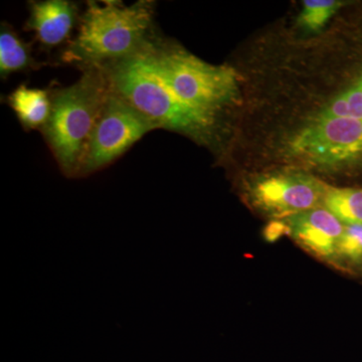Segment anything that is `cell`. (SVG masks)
I'll return each instance as SVG.
<instances>
[{
    "label": "cell",
    "instance_id": "9",
    "mask_svg": "<svg viewBox=\"0 0 362 362\" xmlns=\"http://www.w3.org/2000/svg\"><path fill=\"white\" fill-rule=\"evenodd\" d=\"M26 30L35 33L47 49L64 44L70 37L77 21V6L68 0L30 2Z\"/></svg>",
    "mask_w": 362,
    "mask_h": 362
},
{
    "label": "cell",
    "instance_id": "14",
    "mask_svg": "<svg viewBox=\"0 0 362 362\" xmlns=\"http://www.w3.org/2000/svg\"><path fill=\"white\" fill-rule=\"evenodd\" d=\"M343 4L337 0H306L298 18V23L304 30L317 32L328 23Z\"/></svg>",
    "mask_w": 362,
    "mask_h": 362
},
{
    "label": "cell",
    "instance_id": "11",
    "mask_svg": "<svg viewBox=\"0 0 362 362\" xmlns=\"http://www.w3.org/2000/svg\"><path fill=\"white\" fill-rule=\"evenodd\" d=\"M37 62L33 58L30 45L25 44L6 23L0 30V76L2 78L14 73L35 70Z\"/></svg>",
    "mask_w": 362,
    "mask_h": 362
},
{
    "label": "cell",
    "instance_id": "5",
    "mask_svg": "<svg viewBox=\"0 0 362 362\" xmlns=\"http://www.w3.org/2000/svg\"><path fill=\"white\" fill-rule=\"evenodd\" d=\"M158 125L110 89L86 147L78 178L110 165Z\"/></svg>",
    "mask_w": 362,
    "mask_h": 362
},
{
    "label": "cell",
    "instance_id": "2",
    "mask_svg": "<svg viewBox=\"0 0 362 362\" xmlns=\"http://www.w3.org/2000/svg\"><path fill=\"white\" fill-rule=\"evenodd\" d=\"M153 13L150 1L131 6L116 1L88 2L77 37L68 45L64 61L86 70L127 58L152 40Z\"/></svg>",
    "mask_w": 362,
    "mask_h": 362
},
{
    "label": "cell",
    "instance_id": "7",
    "mask_svg": "<svg viewBox=\"0 0 362 362\" xmlns=\"http://www.w3.org/2000/svg\"><path fill=\"white\" fill-rule=\"evenodd\" d=\"M328 189L322 181L306 173H277L256 181L252 197L266 213L289 218L322 206Z\"/></svg>",
    "mask_w": 362,
    "mask_h": 362
},
{
    "label": "cell",
    "instance_id": "8",
    "mask_svg": "<svg viewBox=\"0 0 362 362\" xmlns=\"http://www.w3.org/2000/svg\"><path fill=\"white\" fill-rule=\"evenodd\" d=\"M286 225L293 239L311 254L326 259L337 258L345 223L325 206L289 216Z\"/></svg>",
    "mask_w": 362,
    "mask_h": 362
},
{
    "label": "cell",
    "instance_id": "12",
    "mask_svg": "<svg viewBox=\"0 0 362 362\" xmlns=\"http://www.w3.org/2000/svg\"><path fill=\"white\" fill-rule=\"evenodd\" d=\"M323 206L345 225L362 226V188L329 187Z\"/></svg>",
    "mask_w": 362,
    "mask_h": 362
},
{
    "label": "cell",
    "instance_id": "4",
    "mask_svg": "<svg viewBox=\"0 0 362 362\" xmlns=\"http://www.w3.org/2000/svg\"><path fill=\"white\" fill-rule=\"evenodd\" d=\"M151 52L162 78L190 106L218 116L238 101L239 77L230 66L211 65L156 40H152Z\"/></svg>",
    "mask_w": 362,
    "mask_h": 362
},
{
    "label": "cell",
    "instance_id": "13",
    "mask_svg": "<svg viewBox=\"0 0 362 362\" xmlns=\"http://www.w3.org/2000/svg\"><path fill=\"white\" fill-rule=\"evenodd\" d=\"M354 118L362 120V74L354 85L335 97L316 118Z\"/></svg>",
    "mask_w": 362,
    "mask_h": 362
},
{
    "label": "cell",
    "instance_id": "3",
    "mask_svg": "<svg viewBox=\"0 0 362 362\" xmlns=\"http://www.w3.org/2000/svg\"><path fill=\"white\" fill-rule=\"evenodd\" d=\"M109 90L104 71L98 66L86 69L75 84L52 95L51 114L42 132L66 177L78 178L86 147Z\"/></svg>",
    "mask_w": 362,
    "mask_h": 362
},
{
    "label": "cell",
    "instance_id": "15",
    "mask_svg": "<svg viewBox=\"0 0 362 362\" xmlns=\"http://www.w3.org/2000/svg\"><path fill=\"white\" fill-rule=\"evenodd\" d=\"M337 258L354 265L362 264V226L345 225Z\"/></svg>",
    "mask_w": 362,
    "mask_h": 362
},
{
    "label": "cell",
    "instance_id": "6",
    "mask_svg": "<svg viewBox=\"0 0 362 362\" xmlns=\"http://www.w3.org/2000/svg\"><path fill=\"white\" fill-rule=\"evenodd\" d=\"M290 151L309 163L346 165L362 157V120L315 118L290 142Z\"/></svg>",
    "mask_w": 362,
    "mask_h": 362
},
{
    "label": "cell",
    "instance_id": "1",
    "mask_svg": "<svg viewBox=\"0 0 362 362\" xmlns=\"http://www.w3.org/2000/svg\"><path fill=\"white\" fill-rule=\"evenodd\" d=\"M152 40L127 58L99 66L109 87L156 123L159 129L209 141L216 128V116L190 106L169 87L157 70Z\"/></svg>",
    "mask_w": 362,
    "mask_h": 362
},
{
    "label": "cell",
    "instance_id": "10",
    "mask_svg": "<svg viewBox=\"0 0 362 362\" xmlns=\"http://www.w3.org/2000/svg\"><path fill=\"white\" fill-rule=\"evenodd\" d=\"M8 103L26 130L42 129L49 120L52 96L47 90L21 85L9 95Z\"/></svg>",
    "mask_w": 362,
    "mask_h": 362
},
{
    "label": "cell",
    "instance_id": "16",
    "mask_svg": "<svg viewBox=\"0 0 362 362\" xmlns=\"http://www.w3.org/2000/svg\"><path fill=\"white\" fill-rule=\"evenodd\" d=\"M285 230H288V226L285 223H271L266 230V238L269 240H277Z\"/></svg>",
    "mask_w": 362,
    "mask_h": 362
}]
</instances>
